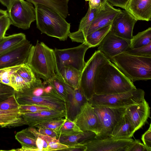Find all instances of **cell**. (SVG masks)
Returning a JSON list of instances; mask_svg holds the SVG:
<instances>
[{
	"instance_id": "16",
	"label": "cell",
	"mask_w": 151,
	"mask_h": 151,
	"mask_svg": "<svg viewBox=\"0 0 151 151\" xmlns=\"http://www.w3.org/2000/svg\"><path fill=\"white\" fill-rule=\"evenodd\" d=\"M73 121L82 132L90 131L95 133L96 135L98 134V118L88 101L82 106Z\"/></svg>"
},
{
	"instance_id": "32",
	"label": "cell",
	"mask_w": 151,
	"mask_h": 151,
	"mask_svg": "<svg viewBox=\"0 0 151 151\" xmlns=\"http://www.w3.org/2000/svg\"><path fill=\"white\" fill-rule=\"evenodd\" d=\"M65 119L58 133V137L61 136L73 135L82 132L74 121Z\"/></svg>"
},
{
	"instance_id": "20",
	"label": "cell",
	"mask_w": 151,
	"mask_h": 151,
	"mask_svg": "<svg viewBox=\"0 0 151 151\" xmlns=\"http://www.w3.org/2000/svg\"><path fill=\"white\" fill-rule=\"evenodd\" d=\"M27 125L35 127L38 124L55 119L65 118V113L52 109L22 115Z\"/></svg>"
},
{
	"instance_id": "7",
	"label": "cell",
	"mask_w": 151,
	"mask_h": 151,
	"mask_svg": "<svg viewBox=\"0 0 151 151\" xmlns=\"http://www.w3.org/2000/svg\"><path fill=\"white\" fill-rule=\"evenodd\" d=\"M110 61L101 52L98 50L86 63L81 73L79 88L88 101L95 94L94 81L99 68Z\"/></svg>"
},
{
	"instance_id": "30",
	"label": "cell",
	"mask_w": 151,
	"mask_h": 151,
	"mask_svg": "<svg viewBox=\"0 0 151 151\" xmlns=\"http://www.w3.org/2000/svg\"><path fill=\"white\" fill-rule=\"evenodd\" d=\"M47 81L63 98L65 102L67 100L68 95L64 81L57 75Z\"/></svg>"
},
{
	"instance_id": "3",
	"label": "cell",
	"mask_w": 151,
	"mask_h": 151,
	"mask_svg": "<svg viewBox=\"0 0 151 151\" xmlns=\"http://www.w3.org/2000/svg\"><path fill=\"white\" fill-rule=\"evenodd\" d=\"M37 27L42 33L60 41L66 40L70 33V24L58 13L40 4L35 6Z\"/></svg>"
},
{
	"instance_id": "42",
	"label": "cell",
	"mask_w": 151,
	"mask_h": 151,
	"mask_svg": "<svg viewBox=\"0 0 151 151\" xmlns=\"http://www.w3.org/2000/svg\"><path fill=\"white\" fill-rule=\"evenodd\" d=\"M68 147V145L62 144L60 142L58 139L56 141L50 142L45 150V151H63Z\"/></svg>"
},
{
	"instance_id": "14",
	"label": "cell",
	"mask_w": 151,
	"mask_h": 151,
	"mask_svg": "<svg viewBox=\"0 0 151 151\" xmlns=\"http://www.w3.org/2000/svg\"><path fill=\"white\" fill-rule=\"evenodd\" d=\"M137 21L127 11L121 10L113 21L110 31L117 36L130 40L133 36L135 24Z\"/></svg>"
},
{
	"instance_id": "11",
	"label": "cell",
	"mask_w": 151,
	"mask_h": 151,
	"mask_svg": "<svg viewBox=\"0 0 151 151\" xmlns=\"http://www.w3.org/2000/svg\"><path fill=\"white\" fill-rule=\"evenodd\" d=\"M32 46L26 39L0 55V69L27 64Z\"/></svg>"
},
{
	"instance_id": "36",
	"label": "cell",
	"mask_w": 151,
	"mask_h": 151,
	"mask_svg": "<svg viewBox=\"0 0 151 151\" xmlns=\"http://www.w3.org/2000/svg\"><path fill=\"white\" fill-rule=\"evenodd\" d=\"M50 107L41 105L33 104H20L19 109L21 114L29 113H34L49 109Z\"/></svg>"
},
{
	"instance_id": "6",
	"label": "cell",
	"mask_w": 151,
	"mask_h": 151,
	"mask_svg": "<svg viewBox=\"0 0 151 151\" xmlns=\"http://www.w3.org/2000/svg\"><path fill=\"white\" fill-rule=\"evenodd\" d=\"M145 92L136 88L126 92L108 95L94 94L88 101L93 108L107 106L127 107L140 103L145 99Z\"/></svg>"
},
{
	"instance_id": "51",
	"label": "cell",
	"mask_w": 151,
	"mask_h": 151,
	"mask_svg": "<svg viewBox=\"0 0 151 151\" xmlns=\"http://www.w3.org/2000/svg\"><path fill=\"white\" fill-rule=\"evenodd\" d=\"M0 127L2 128L1 125L0 123Z\"/></svg>"
},
{
	"instance_id": "52",
	"label": "cell",
	"mask_w": 151,
	"mask_h": 151,
	"mask_svg": "<svg viewBox=\"0 0 151 151\" xmlns=\"http://www.w3.org/2000/svg\"><path fill=\"white\" fill-rule=\"evenodd\" d=\"M86 1H89V0H85Z\"/></svg>"
},
{
	"instance_id": "23",
	"label": "cell",
	"mask_w": 151,
	"mask_h": 151,
	"mask_svg": "<svg viewBox=\"0 0 151 151\" xmlns=\"http://www.w3.org/2000/svg\"><path fill=\"white\" fill-rule=\"evenodd\" d=\"M15 138L21 144L22 147L11 150L39 151L36 144L37 138L28 128L18 132Z\"/></svg>"
},
{
	"instance_id": "19",
	"label": "cell",
	"mask_w": 151,
	"mask_h": 151,
	"mask_svg": "<svg viewBox=\"0 0 151 151\" xmlns=\"http://www.w3.org/2000/svg\"><path fill=\"white\" fill-rule=\"evenodd\" d=\"M137 21L151 19V0H129L124 9Z\"/></svg>"
},
{
	"instance_id": "40",
	"label": "cell",
	"mask_w": 151,
	"mask_h": 151,
	"mask_svg": "<svg viewBox=\"0 0 151 151\" xmlns=\"http://www.w3.org/2000/svg\"><path fill=\"white\" fill-rule=\"evenodd\" d=\"M11 25L10 20L8 16L0 18V41L5 36L6 33Z\"/></svg>"
},
{
	"instance_id": "39",
	"label": "cell",
	"mask_w": 151,
	"mask_h": 151,
	"mask_svg": "<svg viewBox=\"0 0 151 151\" xmlns=\"http://www.w3.org/2000/svg\"><path fill=\"white\" fill-rule=\"evenodd\" d=\"M15 91L12 87L0 82V102L15 94Z\"/></svg>"
},
{
	"instance_id": "33",
	"label": "cell",
	"mask_w": 151,
	"mask_h": 151,
	"mask_svg": "<svg viewBox=\"0 0 151 151\" xmlns=\"http://www.w3.org/2000/svg\"><path fill=\"white\" fill-rule=\"evenodd\" d=\"M16 71L13 73L11 76V86L14 88L15 91L21 92L29 88L32 85L19 76Z\"/></svg>"
},
{
	"instance_id": "22",
	"label": "cell",
	"mask_w": 151,
	"mask_h": 151,
	"mask_svg": "<svg viewBox=\"0 0 151 151\" xmlns=\"http://www.w3.org/2000/svg\"><path fill=\"white\" fill-rule=\"evenodd\" d=\"M135 132L133 125L125 113L114 127L111 137L117 139L130 138Z\"/></svg>"
},
{
	"instance_id": "27",
	"label": "cell",
	"mask_w": 151,
	"mask_h": 151,
	"mask_svg": "<svg viewBox=\"0 0 151 151\" xmlns=\"http://www.w3.org/2000/svg\"><path fill=\"white\" fill-rule=\"evenodd\" d=\"M111 24L97 29L88 34L85 37L84 42L86 43L90 48L98 46L110 31Z\"/></svg>"
},
{
	"instance_id": "37",
	"label": "cell",
	"mask_w": 151,
	"mask_h": 151,
	"mask_svg": "<svg viewBox=\"0 0 151 151\" xmlns=\"http://www.w3.org/2000/svg\"><path fill=\"white\" fill-rule=\"evenodd\" d=\"M22 65L1 69L0 82L11 86L10 78L12 75Z\"/></svg>"
},
{
	"instance_id": "26",
	"label": "cell",
	"mask_w": 151,
	"mask_h": 151,
	"mask_svg": "<svg viewBox=\"0 0 151 151\" xmlns=\"http://www.w3.org/2000/svg\"><path fill=\"white\" fill-rule=\"evenodd\" d=\"M96 136V134L94 132L90 131H86L81 132L73 135L60 136L58 139L62 144L68 145L75 144H83L95 139Z\"/></svg>"
},
{
	"instance_id": "24",
	"label": "cell",
	"mask_w": 151,
	"mask_h": 151,
	"mask_svg": "<svg viewBox=\"0 0 151 151\" xmlns=\"http://www.w3.org/2000/svg\"><path fill=\"white\" fill-rule=\"evenodd\" d=\"M81 73L72 67L64 66L57 70L56 74L74 89H78L79 87Z\"/></svg>"
},
{
	"instance_id": "48",
	"label": "cell",
	"mask_w": 151,
	"mask_h": 151,
	"mask_svg": "<svg viewBox=\"0 0 151 151\" xmlns=\"http://www.w3.org/2000/svg\"><path fill=\"white\" fill-rule=\"evenodd\" d=\"M14 0H0V2L7 8L8 11Z\"/></svg>"
},
{
	"instance_id": "18",
	"label": "cell",
	"mask_w": 151,
	"mask_h": 151,
	"mask_svg": "<svg viewBox=\"0 0 151 151\" xmlns=\"http://www.w3.org/2000/svg\"><path fill=\"white\" fill-rule=\"evenodd\" d=\"M150 110L149 104L145 99L126 108L125 114L133 125L135 132L146 122L150 115Z\"/></svg>"
},
{
	"instance_id": "28",
	"label": "cell",
	"mask_w": 151,
	"mask_h": 151,
	"mask_svg": "<svg viewBox=\"0 0 151 151\" xmlns=\"http://www.w3.org/2000/svg\"><path fill=\"white\" fill-rule=\"evenodd\" d=\"M26 39L25 35L22 33L5 36L0 41V55Z\"/></svg>"
},
{
	"instance_id": "21",
	"label": "cell",
	"mask_w": 151,
	"mask_h": 151,
	"mask_svg": "<svg viewBox=\"0 0 151 151\" xmlns=\"http://www.w3.org/2000/svg\"><path fill=\"white\" fill-rule=\"evenodd\" d=\"M0 123L2 128L14 127L27 125L20 113L19 109L9 110H0Z\"/></svg>"
},
{
	"instance_id": "47",
	"label": "cell",
	"mask_w": 151,
	"mask_h": 151,
	"mask_svg": "<svg viewBox=\"0 0 151 151\" xmlns=\"http://www.w3.org/2000/svg\"><path fill=\"white\" fill-rule=\"evenodd\" d=\"M89 7L91 9H97L102 5L101 0H89Z\"/></svg>"
},
{
	"instance_id": "9",
	"label": "cell",
	"mask_w": 151,
	"mask_h": 151,
	"mask_svg": "<svg viewBox=\"0 0 151 151\" xmlns=\"http://www.w3.org/2000/svg\"><path fill=\"white\" fill-rule=\"evenodd\" d=\"M90 48L85 42L72 48L59 49L55 48L54 52L57 70L62 66H67L81 72L85 65L84 56Z\"/></svg>"
},
{
	"instance_id": "2",
	"label": "cell",
	"mask_w": 151,
	"mask_h": 151,
	"mask_svg": "<svg viewBox=\"0 0 151 151\" xmlns=\"http://www.w3.org/2000/svg\"><path fill=\"white\" fill-rule=\"evenodd\" d=\"M15 95L19 104H39L65 114L64 100L46 81L40 80L22 92L15 91Z\"/></svg>"
},
{
	"instance_id": "8",
	"label": "cell",
	"mask_w": 151,
	"mask_h": 151,
	"mask_svg": "<svg viewBox=\"0 0 151 151\" xmlns=\"http://www.w3.org/2000/svg\"><path fill=\"white\" fill-rule=\"evenodd\" d=\"M127 107L93 108L99 122V132L95 139H102L111 137L114 127L125 113Z\"/></svg>"
},
{
	"instance_id": "43",
	"label": "cell",
	"mask_w": 151,
	"mask_h": 151,
	"mask_svg": "<svg viewBox=\"0 0 151 151\" xmlns=\"http://www.w3.org/2000/svg\"><path fill=\"white\" fill-rule=\"evenodd\" d=\"M144 145L138 140H133L126 151H146Z\"/></svg>"
},
{
	"instance_id": "44",
	"label": "cell",
	"mask_w": 151,
	"mask_h": 151,
	"mask_svg": "<svg viewBox=\"0 0 151 151\" xmlns=\"http://www.w3.org/2000/svg\"><path fill=\"white\" fill-rule=\"evenodd\" d=\"M40 133L47 135L52 137L58 139V136L56 132L52 129L44 127L38 128L37 129Z\"/></svg>"
},
{
	"instance_id": "31",
	"label": "cell",
	"mask_w": 151,
	"mask_h": 151,
	"mask_svg": "<svg viewBox=\"0 0 151 151\" xmlns=\"http://www.w3.org/2000/svg\"><path fill=\"white\" fill-rule=\"evenodd\" d=\"M16 72L31 85L40 81V78L37 77L29 65L27 64L22 65Z\"/></svg>"
},
{
	"instance_id": "13",
	"label": "cell",
	"mask_w": 151,
	"mask_h": 151,
	"mask_svg": "<svg viewBox=\"0 0 151 151\" xmlns=\"http://www.w3.org/2000/svg\"><path fill=\"white\" fill-rule=\"evenodd\" d=\"M130 41L117 36L110 31L98 46V50L110 60L129 49Z\"/></svg>"
},
{
	"instance_id": "10",
	"label": "cell",
	"mask_w": 151,
	"mask_h": 151,
	"mask_svg": "<svg viewBox=\"0 0 151 151\" xmlns=\"http://www.w3.org/2000/svg\"><path fill=\"white\" fill-rule=\"evenodd\" d=\"M8 12L11 24L24 30L36 20L35 7L24 0H14Z\"/></svg>"
},
{
	"instance_id": "49",
	"label": "cell",
	"mask_w": 151,
	"mask_h": 151,
	"mask_svg": "<svg viewBox=\"0 0 151 151\" xmlns=\"http://www.w3.org/2000/svg\"><path fill=\"white\" fill-rule=\"evenodd\" d=\"M7 16H8L7 11L0 9V18Z\"/></svg>"
},
{
	"instance_id": "1",
	"label": "cell",
	"mask_w": 151,
	"mask_h": 151,
	"mask_svg": "<svg viewBox=\"0 0 151 151\" xmlns=\"http://www.w3.org/2000/svg\"><path fill=\"white\" fill-rule=\"evenodd\" d=\"M136 88L133 82L111 61L101 66L97 71L94 83L95 94H116Z\"/></svg>"
},
{
	"instance_id": "25",
	"label": "cell",
	"mask_w": 151,
	"mask_h": 151,
	"mask_svg": "<svg viewBox=\"0 0 151 151\" xmlns=\"http://www.w3.org/2000/svg\"><path fill=\"white\" fill-rule=\"evenodd\" d=\"M34 6L40 4L54 10L65 19L69 14V0H26Z\"/></svg>"
},
{
	"instance_id": "12",
	"label": "cell",
	"mask_w": 151,
	"mask_h": 151,
	"mask_svg": "<svg viewBox=\"0 0 151 151\" xmlns=\"http://www.w3.org/2000/svg\"><path fill=\"white\" fill-rule=\"evenodd\" d=\"M133 139H117L111 137L104 139H94L83 144L86 151H126Z\"/></svg>"
},
{
	"instance_id": "38",
	"label": "cell",
	"mask_w": 151,
	"mask_h": 151,
	"mask_svg": "<svg viewBox=\"0 0 151 151\" xmlns=\"http://www.w3.org/2000/svg\"><path fill=\"white\" fill-rule=\"evenodd\" d=\"M19 105L14 94L0 102V110H9L18 109Z\"/></svg>"
},
{
	"instance_id": "34",
	"label": "cell",
	"mask_w": 151,
	"mask_h": 151,
	"mask_svg": "<svg viewBox=\"0 0 151 151\" xmlns=\"http://www.w3.org/2000/svg\"><path fill=\"white\" fill-rule=\"evenodd\" d=\"M65 119L59 118L43 122L36 125L35 127H44L54 130L58 133L65 121Z\"/></svg>"
},
{
	"instance_id": "41",
	"label": "cell",
	"mask_w": 151,
	"mask_h": 151,
	"mask_svg": "<svg viewBox=\"0 0 151 151\" xmlns=\"http://www.w3.org/2000/svg\"><path fill=\"white\" fill-rule=\"evenodd\" d=\"M142 139L147 151H151V124L148 130L142 135Z\"/></svg>"
},
{
	"instance_id": "5",
	"label": "cell",
	"mask_w": 151,
	"mask_h": 151,
	"mask_svg": "<svg viewBox=\"0 0 151 151\" xmlns=\"http://www.w3.org/2000/svg\"><path fill=\"white\" fill-rule=\"evenodd\" d=\"M110 60L132 81L151 79V58L122 53Z\"/></svg>"
},
{
	"instance_id": "15",
	"label": "cell",
	"mask_w": 151,
	"mask_h": 151,
	"mask_svg": "<svg viewBox=\"0 0 151 151\" xmlns=\"http://www.w3.org/2000/svg\"><path fill=\"white\" fill-rule=\"evenodd\" d=\"M64 83L68 95L67 100L65 102V118L73 121L82 106L88 101L79 88L74 89Z\"/></svg>"
},
{
	"instance_id": "50",
	"label": "cell",
	"mask_w": 151,
	"mask_h": 151,
	"mask_svg": "<svg viewBox=\"0 0 151 151\" xmlns=\"http://www.w3.org/2000/svg\"><path fill=\"white\" fill-rule=\"evenodd\" d=\"M107 1V0H101V4L102 5L104 4Z\"/></svg>"
},
{
	"instance_id": "17",
	"label": "cell",
	"mask_w": 151,
	"mask_h": 151,
	"mask_svg": "<svg viewBox=\"0 0 151 151\" xmlns=\"http://www.w3.org/2000/svg\"><path fill=\"white\" fill-rule=\"evenodd\" d=\"M121 11V10L114 8L107 1L99 8L87 35L97 29L111 24L115 18Z\"/></svg>"
},
{
	"instance_id": "4",
	"label": "cell",
	"mask_w": 151,
	"mask_h": 151,
	"mask_svg": "<svg viewBox=\"0 0 151 151\" xmlns=\"http://www.w3.org/2000/svg\"><path fill=\"white\" fill-rule=\"evenodd\" d=\"M27 64L37 77L45 81L54 77L57 72L54 50L38 40L32 47Z\"/></svg>"
},
{
	"instance_id": "45",
	"label": "cell",
	"mask_w": 151,
	"mask_h": 151,
	"mask_svg": "<svg viewBox=\"0 0 151 151\" xmlns=\"http://www.w3.org/2000/svg\"><path fill=\"white\" fill-rule=\"evenodd\" d=\"M68 147L63 151H86V147L83 144H78L68 145Z\"/></svg>"
},
{
	"instance_id": "46",
	"label": "cell",
	"mask_w": 151,
	"mask_h": 151,
	"mask_svg": "<svg viewBox=\"0 0 151 151\" xmlns=\"http://www.w3.org/2000/svg\"><path fill=\"white\" fill-rule=\"evenodd\" d=\"M129 0H107V1L112 6L120 7L124 9L127 3Z\"/></svg>"
},
{
	"instance_id": "29",
	"label": "cell",
	"mask_w": 151,
	"mask_h": 151,
	"mask_svg": "<svg viewBox=\"0 0 151 151\" xmlns=\"http://www.w3.org/2000/svg\"><path fill=\"white\" fill-rule=\"evenodd\" d=\"M151 42V27L139 32L133 36L130 41V48L135 49L148 44Z\"/></svg>"
},
{
	"instance_id": "35",
	"label": "cell",
	"mask_w": 151,
	"mask_h": 151,
	"mask_svg": "<svg viewBox=\"0 0 151 151\" xmlns=\"http://www.w3.org/2000/svg\"><path fill=\"white\" fill-rule=\"evenodd\" d=\"M124 53L136 56L151 58V42L137 48H130Z\"/></svg>"
}]
</instances>
